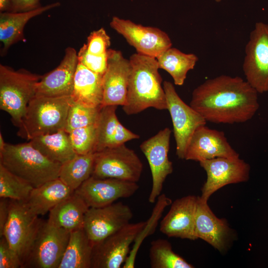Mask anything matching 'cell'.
<instances>
[{"label":"cell","instance_id":"obj_1","mask_svg":"<svg viewBox=\"0 0 268 268\" xmlns=\"http://www.w3.org/2000/svg\"><path fill=\"white\" fill-rule=\"evenodd\" d=\"M258 94L246 80L221 75L197 86L190 105L206 122L242 123L251 119L258 110Z\"/></svg>","mask_w":268,"mask_h":268},{"label":"cell","instance_id":"obj_21","mask_svg":"<svg viewBox=\"0 0 268 268\" xmlns=\"http://www.w3.org/2000/svg\"><path fill=\"white\" fill-rule=\"evenodd\" d=\"M195 234L219 251L226 249L230 228L224 219L217 217L209 208L207 201L198 197L195 223Z\"/></svg>","mask_w":268,"mask_h":268},{"label":"cell","instance_id":"obj_25","mask_svg":"<svg viewBox=\"0 0 268 268\" xmlns=\"http://www.w3.org/2000/svg\"><path fill=\"white\" fill-rule=\"evenodd\" d=\"M74 192L58 178L34 188L23 202L34 214L44 215Z\"/></svg>","mask_w":268,"mask_h":268},{"label":"cell","instance_id":"obj_32","mask_svg":"<svg viewBox=\"0 0 268 268\" xmlns=\"http://www.w3.org/2000/svg\"><path fill=\"white\" fill-rule=\"evenodd\" d=\"M34 187L0 164V198L25 201Z\"/></svg>","mask_w":268,"mask_h":268},{"label":"cell","instance_id":"obj_4","mask_svg":"<svg viewBox=\"0 0 268 268\" xmlns=\"http://www.w3.org/2000/svg\"><path fill=\"white\" fill-rule=\"evenodd\" d=\"M70 96H35L29 102L17 135L30 140L33 137L65 130Z\"/></svg>","mask_w":268,"mask_h":268},{"label":"cell","instance_id":"obj_6","mask_svg":"<svg viewBox=\"0 0 268 268\" xmlns=\"http://www.w3.org/2000/svg\"><path fill=\"white\" fill-rule=\"evenodd\" d=\"M43 221L23 201L9 200V215L2 236L19 256L22 266Z\"/></svg>","mask_w":268,"mask_h":268},{"label":"cell","instance_id":"obj_14","mask_svg":"<svg viewBox=\"0 0 268 268\" xmlns=\"http://www.w3.org/2000/svg\"><path fill=\"white\" fill-rule=\"evenodd\" d=\"M171 134V130L166 128L140 145L151 172L152 188L148 197V201L151 203L155 202L161 195L166 178L173 170L172 163L168 156Z\"/></svg>","mask_w":268,"mask_h":268},{"label":"cell","instance_id":"obj_5","mask_svg":"<svg viewBox=\"0 0 268 268\" xmlns=\"http://www.w3.org/2000/svg\"><path fill=\"white\" fill-rule=\"evenodd\" d=\"M42 76L24 69L14 70L0 65V108L10 116L15 126L20 127Z\"/></svg>","mask_w":268,"mask_h":268},{"label":"cell","instance_id":"obj_15","mask_svg":"<svg viewBox=\"0 0 268 268\" xmlns=\"http://www.w3.org/2000/svg\"><path fill=\"white\" fill-rule=\"evenodd\" d=\"M200 164L207 175L200 197L205 201L223 187L246 182L249 178L250 165L239 157H216L201 161Z\"/></svg>","mask_w":268,"mask_h":268},{"label":"cell","instance_id":"obj_31","mask_svg":"<svg viewBox=\"0 0 268 268\" xmlns=\"http://www.w3.org/2000/svg\"><path fill=\"white\" fill-rule=\"evenodd\" d=\"M152 268H193L194 266L175 253L169 242L163 239L152 241L149 249Z\"/></svg>","mask_w":268,"mask_h":268},{"label":"cell","instance_id":"obj_2","mask_svg":"<svg viewBox=\"0 0 268 268\" xmlns=\"http://www.w3.org/2000/svg\"><path fill=\"white\" fill-rule=\"evenodd\" d=\"M129 60L131 72L126 102L123 106L124 112L134 115L150 107L167 110L156 59L136 53L132 55Z\"/></svg>","mask_w":268,"mask_h":268},{"label":"cell","instance_id":"obj_43","mask_svg":"<svg viewBox=\"0 0 268 268\" xmlns=\"http://www.w3.org/2000/svg\"><path fill=\"white\" fill-rule=\"evenodd\" d=\"M217 2H219L221 0H214Z\"/></svg>","mask_w":268,"mask_h":268},{"label":"cell","instance_id":"obj_36","mask_svg":"<svg viewBox=\"0 0 268 268\" xmlns=\"http://www.w3.org/2000/svg\"><path fill=\"white\" fill-rule=\"evenodd\" d=\"M77 58L78 63L94 72L103 75L106 70L107 53L102 55L91 54L88 52L86 44H84L77 52Z\"/></svg>","mask_w":268,"mask_h":268},{"label":"cell","instance_id":"obj_33","mask_svg":"<svg viewBox=\"0 0 268 268\" xmlns=\"http://www.w3.org/2000/svg\"><path fill=\"white\" fill-rule=\"evenodd\" d=\"M157 202L153 209L150 218L145 222V225L134 241L132 249L123 266V268H134L135 260L137 252L144 239L154 232L156 226L164 209L172 203V201L165 194H161L157 199Z\"/></svg>","mask_w":268,"mask_h":268},{"label":"cell","instance_id":"obj_39","mask_svg":"<svg viewBox=\"0 0 268 268\" xmlns=\"http://www.w3.org/2000/svg\"><path fill=\"white\" fill-rule=\"evenodd\" d=\"M41 0H11L9 12H20L34 10L40 6Z\"/></svg>","mask_w":268,"mask_h":268},{"label":"cell","instance_id":"obj_7","mask_svg":"<svg viewBox=\"0 0 268 268\" xmlns=\"http://www.w3.org/2000/svg\"><path fill=\"white\" fill-rule=\"evenodd\" d=\"M92 176L98 178H114L137 183L143 164L133 149L125 144L94 152Z\"/></svg>","mask_w":268,"mask_h":268},{"label":"cell","instance_id":"obj_22","mask_svg":"<svg viewBox=\"0 0 268 268\" xmlns=\"http://www.w3.org/2000/svg\"><path fill=\"white\" fill-rule=\"evenodd\" d=\"M117 106L101 108L97 123V134L94 152L114 147L126 142L138 139L139 136L125 128L119 121Z\"/></svg>","mask_w":268,"mask_h":268},{"label":"cell","instance_id":"obj_18","mask_svg":"<svg viewBox=\"0 0 268 268\" xmlns=\"http://www.w3.org/2000/svg\"><path fill=\"white\" fill-rule=\"evenodd\" d=\"M216 157L237 158L239 154L229 143L223 132L206 125L199 127L188 145L185 159L199 161Z\"/></svg>","mask_w":268,"mask_h":268},{"label":"cell","instance_id":"obj_11","mask_svg":"<svg viewBox=\"0 0 268 268\" xmlns=\"http://www.w3.org/2000/svg\"><path fill=\"white\" fill-rule=\"evenodd\" d=\"M146 221L129 223L93 246L91 268H120Z\"/></svg>","mask_w":268,"mask_h":268},{"label":"cell","instance_id":"obj_26","mask_svg":"<svg viewBox=\"0 0 268 268\" xmlns=\"http://www.w3.org/2000/svg\"><path fill=\"white\" fill-rule=\"evenodd\" d=\"M102 75L93 72L78 63L70 96L72 100L89 107H102Z\"/></svg>","mask_w":268,"mask_h":268},{"label":"cell","instance_id":"obj_17","mask_svg":"<svg viewBox=\"0 0 268 268\" xmlns=\"http://www.w3.org/2000/svg\"><path fill=\"white\" fill-rule=\"evenodd\" d=\"M108 65L103 75V98L102 107L123 106L126 102L131 72L129 60L119 50L109 49Z\"/></svg>","mask_w":268,"mask_h":268},{"label":"cell","instance_id":"obj_29","mask_svg":"<svg viewBox=\"0 0 268 268\" xmlns=\"http://www.w3.org/2000/svg\"><path fill=\"white\" fill-rule=\"evenodd\" d=\"M156 59L159 68L166 71L172 77L174 83L179 86L183 85L188 72L194 69L198 61L195 54L185 53L172 47Z\"/></svg>","mask_w":268,"mask_h":268},{"label":"cell","instance_id":"obj_3","mask_svg":"<svg viewBox=\"0 0 268 268\" xmlns=\"http://www.w3.org/2000/svg\"><path fill=\"white\" fill-rule=\"evenodd\" d=\"M0 164L34 188L58 178L62 166L46 157L30 142L6 143L0 151Z\"/></svg>","mask_w":268,"mask_h":268},{"label":"cell","instance_id":"obj_34","mask_svg":"<svg viewBox=\"0 0 268 268\" xmlns=\"http://www.w3.org/2000/svg\"><path fill=\"white\" fill-rule=\"evenodd\" d=\"M101 107H89L72 100L65 130L68 133L76 129L97 124Z\"/></svg>","mask_w":268,"mask_h":268},{"label":"cell","instance_id":"obj_42","mask_svg":"<svg viewBox=\"0 0 268 268\" xmlns=\"http://www.w3.org/2000/svg\"><path fill=\"white\" fill-rule=\"evenodd\" d=\"M6 142L4 141L1 133L0 134V151L2 150L5 146Z\"/></svg>","mask_w":268,"mask_h":268},{"label":"cell","instance_id":"obj_37","mask_svg":"<svg viewBox=\"0 0 268 268\" xmlns=\"http://www.w3.org/2000/svg\"><path fill=\"white\" fill-rule=\"evenodd\" d=\"M88 52L95 55L107 53L111 45L110 37L103 28L93 31L87 37L85 44Z\"/></svg>","mask_w":268,"mask_h":268},{"label":"cell","instance_id":"obj_38","mask_svg":"<svg viewBox=\"0 0 268 268\" xmlns=\"http://www.w3.org/2000/svg\"><path fill=\"white\" fill-rule=\"evenodd\" d=\"M22 268L19 256L11 248L4 236L0 239V268Z\"/></svg>","mask_w":268,"mask_h":268},{"label":"cell","instance_id":"obj_13","mask_svg":"<svg viewBox=\"0 0 268 268\" xmlns=\"http://www.w3.org/2000/svg\"><path fill=\"white\" fill-rule=\"evenodd\" d=\"M133 216L130 207L121 201L89 207L85 215L83 229L93 246L129 224Z\"/></svg>","mask_w":268,"mask_h":268},{"label":"cell","instance_id":"obj_10","mask_svg":"<svg viewBox=\"0 0 268 268\" xmlns=\"http://www.w3.org/2000/svg\"><path fill=\"white\" fill-rule=\"evenodd\" d=\"M243 70L246 81L258 92H268V24H255L245 46Z\"/></svg>","mask_w":268,"mask_h":268},{"label":"cell","instance_id":"obj_9","mask_svg":"<svg viewBox=\"0 0 268 268\" xmlns=\"http://www.w3.org/2000/svg\"><path fill=\"white\" fill-rule=\"evenodd\" d=\"M163 87L167 110L173 124L176 155L179 158L185 159L186 149L193 134L199 127L206 125L207 122L199 112L183 101L172 83L165 81Z\"/></svg>","mask_w":268,"mask_h":268},{"label":"cell","instance_id":"obj_24","mask_svg":"<svg viewBox=\"0 0 268 268\" xmlns=\"http://www.w3.org/2000/svg\"><path fill=\"white\" fill-rule=\"evenodd\" d=\"M89 208L75 191L49 211L47 221L70 232L80 229L83 228L85 215Z\"/></svg>","mask_w":268,"mask_h":268},{"label":"cell","instance_id":"obj_35","mask_svg":"<svg viewBox=\"0 0 268 268\" xmlns=\"http://www.w3.org/2000/svg\"><path fill=\"white\" fill-rule=\"evenodd\" d=\"M72 146L77 154L94 153L97 124L73 130L68 133Z\"/></svg>","mask_w":268,"mask_h":268},{"label":"cell","instance_id":"obj_12","mask_svg":"<svg viewBox=\"0 0 268 268\" xmlns=\"http://www.w3.org/2000/svg\"><path fill=\"white\" fill-rule=\"evenodd\" d=\"M110 26L138 54L156 58L172 47L168 35L157 27L144 26L117 16L112 17Z\"/></svg>","mask_w":268,"mask_h":268},{"label":"cell","instance_id":"obj_30","mask_svg":"<svg viewBox=\"0 0 268 268\" xmlns=\"http://www.w3.org/2000/svg\"><path fill=\"white\" fill-rule=\"evenodd\" d=\"M95 154H76L62 164L59 178L72 190H76L92 174Z\"/></svg>","mask_w":268,"mask_h":268},{"label":"cell","instance_id":"obj_23","mask_svg":"<svg viewBox=\"0 0 268 268\" xmlns=\"http://www.w3.org/2000/svg\"><path fill=\"white\" fill-rule=\"evenodd\" d=\"M60 4L59 2H56L28 11L0 12V41L3 46L1 55L5 54L13 44L23 40L24 28L31 19Z\"/></svg>","mask_w":268,"mask_h":268},{"label":"cell","instance_id":"obj_20","mask_svg":"<svg viewBox=\"0 0 268 268\" xmlns=\"http://www.w3.org/2000/svg\"><path fill=\"white\" fill-rule=\"evenodd\" d=\"M198 197L188 195L176 200L160 222L159 230L169 237L194 240Z\"/></svg>","mask_w":268,"mask_h":268},{"label":"cell","instance_id":"obj_41","mask_svg":"<svg viewBox=\"0 0 268 268\" xmlns=\"http://www.w3.org/2000/svg\"><path fill=\"white\" fill-rule=\"evenodd\" d=\"M11 0H0V12L9 11Z\"/></svg>","mask_w":268,"mask_h":268},{"label":"cell","instance_id":"obj_28","mask_svg":"<svg viewBox=\"0 0 268 268\" xmlns=\"http://www.w3.org/2000/svg\"><path fill=\"white\" fill-rule=\"evenodd\" d=\"M92 249L83 228L71 232L58 268H91Z\"/></svg>","mask_w":268,"mask_h":268},{"label":"cell","instance_id":"obj_27","mask_svg":"<svg viewBox=\"0 0 268 268\" xmlns=\"http://www.w3.org/2000/svg\"><path fill=\"white\" fill-rule=\"evenodd\" d=\"M29 142L46 157L62 164L76 154L71 144L68 133L65 130L40 135L33 137Z\"/></svg>","mask_w":268,"mask_h":268},{"label":"cell","instance_id":"obj_40","mask_svg":"<svg viewBox=\"0 0 268 268\" xmlns=\"http://www.w3.org/2000/svg\"><path fill=\"white\" fill-rule=\"evenodd\" d=\"M9 211V200L0 198V237L2 236L4 227L7 222Z\"/></svg>","mask_w":268,"mask_h":268},{"label":"cell","instance_id":"obj_19","mask_svg":"<svg viewBox=\"0 0 268 268\" xmlns=\"http://www.w3.org/2000/svg\"><path fill=\"white\" fill-rule=\"evenodd\" d=\"M78 63L75 49L72 47L67 48L59 66L42 75L38 82L36 96L54 97L71 96Z\"/></svg>","mask_w":268,"mask_h":268},{"label":"cell","instance_id":"obj_8","mask_svg":"<svg viewBox=\"0 0 268 268\" xmlns=\"http://www.w3.org/2000/svg\"><path fill=\"white\" fill-rule=\"evenodd\" d=\"M70 232L43 221L22 268H58Z\"/></svg>","mask_w":268,"mask_h":268},{"label":"cell","instance_id":"obj_16","mask_svg":"<svg viewBox=\"0 0 268 268\" xmlns=\"http://www.w3.org/2000/svg\"><path fill=\"white\" fill-rule=\"evenodd\" d=\"M138 188L136 182L91 176L75 191L89 207H100L113 203L119 199L129 198Z\"/></svg>","mask_w":268,"mask_h":268}]
</instances>
